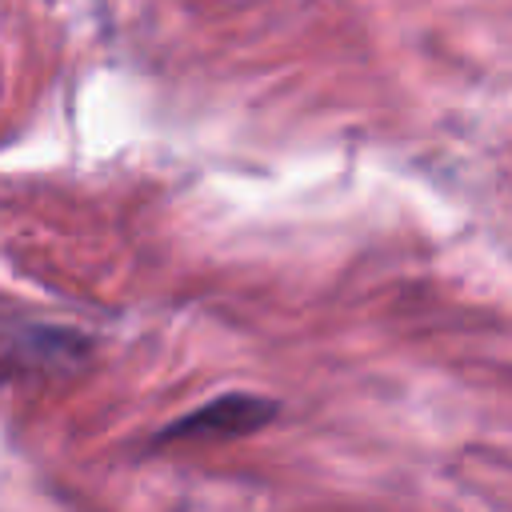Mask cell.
I'll use <instances>...</instances> for the list:
<instances>
[{
  "mask_svg": "<svg viewBox=\"0 0 512 512\" xmlns=\"http://www.w3.org/2000/svg\"><path fill=\"white\" fill-rule=\"evenodd\" d=\"M272 416H276L272 400L248 396V392H224L212 404L168 424L156 440H232V436H248L256 428L272 424Z\"/></svg>",
  "mask_w": 512,
  "mask_h": 512,
  "instance_id": "obj_1",
  "label": "cell"
}]
</instances>
